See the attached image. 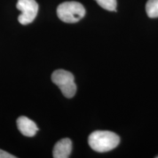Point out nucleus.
<instances>
[{"instance_id": "423d86ee", "label": "nucleus", "mask_w": 158, "mask_h": 158, "mask_svg": "<svg viewBox=\"0 0 158 158\" xmlns=\"http://www.w3.org/2000/svg\"><path fill=\"white\" fill-rule=\"evenodd\" d=\"M72 152V141L69 138H63L55 144L53 150L54 158H68Z\"/></svg>"}, {"instance_id": "7ed1b4c3", "label": "nucleus", "mask_w": 158, "mask_h": 158, "mask_svg": "<svg viewBox=\"0 0 158 158\" xmlns=\"http://www.w3.org/2000/svg\"><path fill=\"white\" fill-rule=\"evenodd\" d=\"M51 80L62 91V93L67 98H73L76 93V85L74 76L69 71L57 70L51 76Z\"/></svg>"}, {"instance_id": "f257e3e1", "label": "nucleus", "mask_w": 158, "mask_h": 158, "mask_svg": "<svg viewBox=\"0 0 158 158\" xmlns=\"http://www.w3.org/2000/svg\"><path fill=\"white\" fill-rule=\"evenodd\" d=\"M120 138L110 131L97 130L90 134L88 142L90 147L98 152H106L114 149L118 145Z\"/></svg>"}, {"instance_id": "6e6552de", "label": "nucleus", "mask_w": 158, "mask_h": 158, "mask_svg": "<svg viewBox=\"0 0 158 158\" xmlns=\"http://www.w3.org/2000/svg\"><path fill=\"white\" fill-rule=\"evenodd\" d=\"M100 7L109 11H116V0H95Z\"/></svg>"}, {"instance_id": "0eeeda50", "label": "nucleus", "mask_w": 158, "mask_h": 158, "mask_svg": "<svg viewBox=\"0 0 158 158\" xmlns=\"http://www.w3.org/2000/svg\"><path fill=\"white\" fill-rule=\"evenodd\" d=\"M148 16L152 19L158 17V0H149L146 5Z\"/></svg>"}, {"instance_id": "20e7f679", "label": "nucleus", "mask_w": 158, "mask_h": 158, "mask_svg": "<svg viewBox=\"0 0 158 158\" xmlns=\"http://www.w3.org/2000/svg\"><path fill=\"white\" fill-rule=\"evenodd\" d=\"M18 10L21 11L18 20L22 25H27L32 22L38 13L39 6L35 0H18Z\"/></svg>"}, {"instance_id": "39448f33", "label": "nucleus", "mask_w": 158, "mask_h": 158, "mask_svg": "<svg viewBox=\"0 0 158 158\" xmlns=\"http://www.w3.org/2000/svg\"><path fill=\"white\" fill-rule=\"evenodd\" d=\"M16 122L18 129L27 137H33L39 130L36 124L27 116H20Z\"/></svg>"}, {"instance_id": "f03ea898", "label": "nucleus", "mask_w": 158, "mask_h": 158, "mask_svg": "<svg viewBox=\"0 0 158 158\" xmlns=\"http://www.w3.org/2000/svg\"><path fill=\"white\" fill-rule=\"evenodd\" d=\"M56 13L63 22L73 23L84 17L86 10L84 6L78 2H65L57 7Z\"/></svg>"}, {"instance_id": "1a4fd4ad", "label": "nucleus", "mask_w": 158, "mask_h": 158, "mask_svg": "<svg viewBox=\"0 0 158 158\" xmlns=\"http://www.w3.org/2000/svg\"><path fill=\"white\" fill-rule=\"evenodd\" d=\"M15 156L12 155L7 152L0 149V158H15Z\"/></svg>"}]
</instances>
